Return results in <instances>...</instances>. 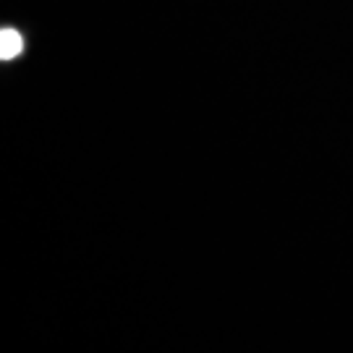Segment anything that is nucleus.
Segmentation results:
<instances>
[{
  "label": "nucleus",
  "instance_id": "nucleus-1",
  "mask_svg": "<svg viewBox=\"0 0 353 353\" xmlns=\"http://www.w3.org/2000/svg\"><path fill=\"white\" fill-rule=\"evenodd\" d=\"M21 50H24V37H21V32L6 26V29L0 32V61H11L16 55H21Z\"/></svg>",
  "mask_w": 353,
  "mask_h": 353
}]
</instances>
